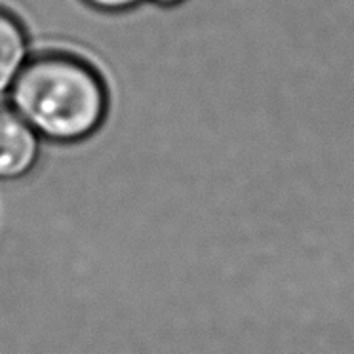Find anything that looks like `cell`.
Returning <instances> with one entry per match:
<instances>
[{
    "mask_svg": "<svg viewBox=\"0 0 354 354\" xmlns=\"http://www.w3.org/2000/svg\"><path fill=\"white\" fill-rule=\"evenodd\" d=\"M8 105L55 145H75L105 124L111 93L92 63L71 52H40L8 92Z\"/></svg>",
    "mask_w": 354,
    "mask_h": 354,
    "instance_id": "cell-1",
    "label": "cell"
},
{
    "mask_svg": "<svg viewBox=\"0 0 354 354\" xmlns=\"http://www.w3.org/2000/svg\"><path fill=\"white\" fill-rule=\"evenodd\" d=\"M42 139L10 105L0 107V181H17L39 164Z\"/></svg>",
    "mask_w": 354,
    "mask_h": 354,
    "instance_id": "cell-2",
    "label": "cell"
},
{
    "mask_svg": "<svg viewBox=\"0 0 354 354\" xmlns=\"http://www.w3.org/2000/svg\"><path fill=\"white\" fill-rule=\"evenodd\" d=\"M32 55L31 37L24 21L0 6V95H8Z\"/></svg>",
    "mask_w": 354,
    "mask_h": 354,
    "instance_id": "cell-3",
    "label": "cell"
},
{
    "mask_svg": "<svg viewBox=\"0 0 354 354\" xmlns=\"http://www.w3.org/2000/svg\"><path fill=\"white\" fill-rule=\"evenodd\" d=\"M88 8L97 10L103 14H122V12H130L139 6H143L145 2L151 0H82Z\"/></svg>",
    "mask_w": 354,
    "mask_h": 354,
    "instance_id": "cell-4",
    "label": "cell"
},
{
    "mask_svg": "<svg viewBox=\"0 0 354 354\" xmlns=\"http://www.w3.org/2000/svg\"><path fill=\"white\" fill-rule=\"evenodd\" d=\"M151 2H156L158 6H176L181 0H151Z\"/></svg>",
    "mask_w": 354,
    "mask_h": 354,
    "instance_id": "cell-5",
    "label": "cell"
}]
</instances>
